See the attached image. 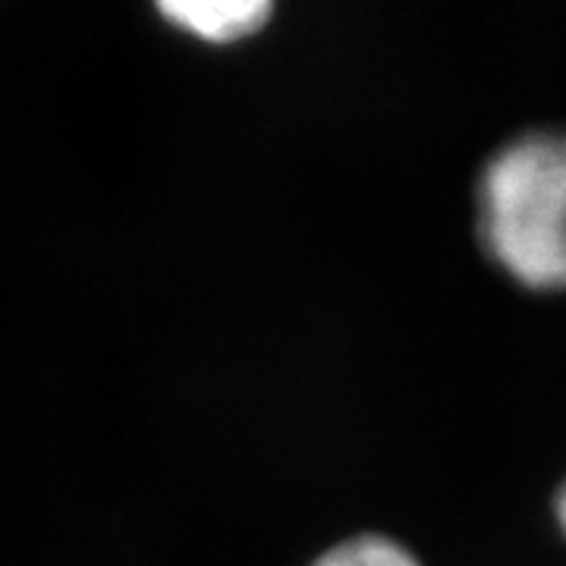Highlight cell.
Returning <instances> with one entry per match:
<instances>
[{
  "label": "cell",
  "instance_id": "cell-1",
  "mask_svg": "<svg viewBox=\"0 0 566 566\" xmlns=\"http://www.w3.org/2000/svg\"><path fill=\"white\" fill-rule=\"evenodd\" d=\"M488 259L532 293H566V129L504 142L475 186Z\"/></svg>",
  "mask_w": 566,
  "mask_h": 566
},
{
  "label": "cell",
  "instance_id": "cell-2",
  "mask_svg": "<svg viewBox=\"0 0 566 566\" xmlns=\"http://www.w3.org/2000/svg\"><path fill=\"white\" fill-rule=\"evenodd\" d=\"M158 13L180 32L208 44H237L262 32L274 17L268 0H164Z\"/></svg>",
  "mask_w": 566,
  "mask_h": 566
},
{
  "label": "cell",
  "instance_id": "cell-3",
  "mask_svg": "<svg viewBox=\"0 0 566 566\" xmlns=\"http://www.w3.org/2000/svg\"><path fill=\"white\" fill-rule=\"evenodd\" d=\"M312 566H422V560L397 538L365 532L327 547Z\"/></svg>",
  "mask_w": 566,
  "mask_h": 566
},
{
  "label": "cell",
  "instance_id": "cell-4",
  "mask_svg": "<svg viewBox=\"0 0 566 566\" xmlns=\"http://www.w3.org/2000/svg\"><path fill=\"white\" fill-rule=\"evenodd\" d=\"M551 510H554V523H557V528L564 532L566 538V479L557 485V491H554V504H551Z\"/></svg>",
  "mask_w": 566,
  "mask_h": 566
}]
</instances>
